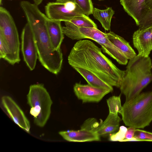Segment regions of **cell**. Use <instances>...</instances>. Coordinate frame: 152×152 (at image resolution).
<instances>
[{
    "instance_id": "obj_1",
    "label": "cell",
    "mask_w": 152,
    "mask_h": 152,
    "mask_svg": "<svg viewBox=\"0 0 152 152\" xmlns=\"http://www.w3.org/2000/svg\"><path fill=\"white\" fill-rule=\"evenodd\" d=\"M69 64L88 84L106 88H120L125 74L91 41L80 40L74 45L68 57Z\"/></svg>"
},
{
    "instance_id": "obj_2",
    "label": "cell",
    "mask_w": 152,
    "mask_h": 152,
    "mask_svg": "<svg viewBox=\"0 0 152 152\" xmlns=\"http://www.w3.org/2000/svg\"><path fill=\"white\" fill-rule=\"evenodd\" d=\"M20 5L33 33L39 61L49 71L58 74L61 69L63 54L61 49H55L51 43L47 28L49 18L34 3L24 0Z\"/></svg>"
},
{
    "instance_id": "obj_3",
    "label": "cell",
    "mask_w": 152,
    "mask_h": 152,
    "mask_svg": "<svg viewBox=\"0 0 152 152\" xmlns=\"http://www.w3.org/2000/svg\"><path fill=\"white\" fill-rule=\"evenodd\" d=\"M150 57L138 55L129 60L120 89L128 101L138 95L152 81Z\"/></svg>"
},
{
    "instance_id": "obj_4",
    "label": "cell",
    "mask_w": 152,
    "mask_h": 152,
    "mask_svg": "<svg viewBox=\"0 0 152 152\" xmlns=\"http://www.w3.org/2000/svg\"><path fill=\"white\" fill-rule=\"evenodd\" d=\"M125 124L135 129H143L152 121V91L140 93L125 101L121 113Z\"/></svg>"
},
{
    "instance_id": "obj_5",
    "label": "cell",
    "mask_w": 152,
    "mask_h": 152,
    "mask_svg": "<svg viewBox=\"0 0 152 152\" xmlns=\"http://www.w3.org/2000/svg\"><path fill=\"white\" fill-rule=\"evenodd\" d=\"M65 26L62 27L64 35L72 40L84 39H92L101 45L103 52L115 60L119 64L126 65L128 60L121 51L109 40L106 33L97 28L80 27L69 21L64 22Z\"/></svg>"
},
{
    "instance_id": "obj_6",
    "label": "cell",
    "mask_w": 152,
    "mask_h": 152,
    "mask_svg": "<svg viewBox=\"0 0 152 152\" xmlns=\"http://www.w3.org/2000/svg\"><path fill=\"white\" fill-rule=\"evenodd\" d=\"M27 103L30 107V114L33 116L34 124L43 127L51 113L53 102L50 96L42 84L31 85L27 95Z\"/></svg>"
},
{
    "instance_id": "obj_7",
    "label": "cell",
    "mask_w": 152,
    "mask_h": 152,
    "mask_svg": "<svg viewBox=\"0 0 152 152\" xmlns=\"http://www.w3.org/2000/svg\"><path fill=\"white\" fill-rule=\"evenodd\" d=\"M0 36L3 38L9 51L8 62L11 65L18 63L20 59L18 29L10 12L2 7H0Z\"/></svg>"
},
{
    "instance_id": "obj_8",
    "label": "cell",
    "mask_w": 152,
    "mask_h": 152,
    "mask_svg": "<svg viewBox=\"0 0 152 152\" xmlns=\"http://www.w3.org/2000/svg\"><path fill=\"white\" fill-rule=\"evenodd\" d=\"M45 11L49 19L61 21H69L74 17L85 15L76 3L71 1L49 2L45 6Z\"/></svg>"
},
{
    "instance_id": "obj_9",
    "label": "cell",
    "mask_w": 152,
    "mask_h": 152,
    "mask_svg": "<svg viewBox=\"0 0 152 152\" xmlns=\"http://www.w3.org/2000/svg\"><path fill=\"white\" fill-rule=\"evenodd\" d=\"M21 39L24 60L29 69L33 70L35 68L38 55L34 35L27 23L23 29Z\"/></svg>"
},
{
    "instance_id": "obj_10",
    "label": "cell",
    "mask_w": 152,
    "mask_h": 152,
    "mask_svg": "<svg viewBox=\"0 0 152 152\" xmlns=\"http://www.w3.org/2000/svg\"><path fill=\"white\" fill-rule=\"evenodd\" d=\"M73 89L77 98L81 100L83 103L98 102L106 95L111 92L107 88L80 83L75 84Z\"/></svg>"
},
{
    "instance_id": "obj_11",
    "label": "cell",
    "mask_w": 152,
    "mask_h": 152,
    "mask_svg": "<svg viewBox=\"0 0 152 152\" xmlns=\"http://www.w3.org/2000/svg\"><path fill=\"white\" fill-rule=\"evenodd\" d=\"M3 107L13 121L20 128L29 133L31 127L30 122L23 112L10 96H3L1 99Z\"/></svg>"
},
{
    "instance_id": "obj_12",
    "label": "cell",
    "mask_w": 152,
    "mask_h": 152,
    "mask_svg": "<svg viewBox=\"0 0 152 152\" xmlns=\"http://www.w3.org/2000/svg\"><path fill=\"white\" fill-rule=\"evenodd\" d=\"M132 40L134 47L138 51V55L149 56L152 50V26L139 28L134 33Z\"/></svg>"
},
{
    "instance_id": "obj_13",
    "label": "cell",
    "mask_w": 152,
    "mask_h": 152,
    "mask_svg": "<svg viewBox=\"0 0 152 152\" xmlns=\"http://www.w3.org/2000/svg\"><path fill=\"white\" fill-rule=\"evenodd\" d=\"M145 1V0H120L124 11L134 20L137 26L148 11Z\"/></svg>"
},
{
    "instance_id": "obj_14",
    "label": "cell",
    "mask_w": 152,
    "mask_h": 152,
    "mask_svg": "<svg viewBox=\"0 0 152 152\" xmlns=\"http://www.w3.org/2000/svg\"><path fill=\"white\" fill-rule=\"evenodd\" d=\"M58 133L65 140L69 142H82L100 140V137L97 133L85 129L61 131Z\"/></svg>"
},
{
    "instance_id": "obj_15",
    "label": "cell",
    "mask_w": 152,
    "mask_h": 152,
    "mask_svg": "<svg viewBox=\"0 0 152 152\" xmlns=\"http://www.w3.org/2000/svg\"><path fill=\"white\" fill-rule=\"evenodd\" d=\"M121 119L118 114L110 113L105 120L98 122L95 132L100 137H105L113 134L119 128Z\"/></svg>"
},
{
    "instance_id": "obj_16",
    "label": "cell",
    "mask_w": 152,
    "mask_h": 152,
    "mask_svg": "<svg viewBox=\"0 0 152 152\" xmlns=\"http://www.w3.org/2000/svg\"><path fill=\"white\" fill-rule=\"evenodd\" d=\"M61 22L49 19L47 22L48 34L51 43L56 50L61 49V46L64 38Z\"/></svg>"
},
{
    "instance_id": "obj_17",
    "label": "cell",
    "mask_w": 152,
    "mask_h": 152,
    "mask_svg": "<svg viewBox=\"0 0 152 152\" xmlns=\"http://www.w3.org/2000/svg\"><path fill=\"white\" fill-rule=\"evenodd\" d=\"M106 34L110 41L121 51L128 60L137 56L129 43L123 38L111 31L106 33Z\"/></svg>"
},
{
    "instance_id": "obj_18",
    "label": "cell",
    "mask_w": 152,
    "mask_h": 152,
    "mask_svg": "<svg viewBox=\"0 0 152 152\" xmlns=\"http://www.w3.org/2000/svg\"><path fill=\"white\" fill-rule=\"evenodd\" d=\"M115 13V11L111 7H109L105 10H100L94 7L93 14L94 18L101 23L105 30H110L112 18Z\"/></svg>"
},
{
    "instance_id": "obj_19",
    "label": "cell",
    "mask_w": 152,
    "mask_h": 152,
    "mask_svg": "<svg viewBox=\"0 0 152 152\" xmlns=\"http://www.w3.org/2000/svg\"><path fill=\"white\" fill-rule=\"evenodd\" d=\"M69 21L80 27L97 28V25L94 21L85 15L74 17Z\"/></svg>"
},
{
    "instance_id": "obj_20",
    "label": "cell",
    "mask_w": 152,
    "mask_h": 152,
    "mask_svg": "<svg viewBox=\"0 0 152 152\" xmlns=\"http://www.w3.org/2000/svg\"><path fill=\"white\" fill-rule=\"evenodd\" d=\"M109 113L114 114H121L122 110L121 95L113 96L107 100Z\"/></svg>"
},
{
    "instance_id": "obj_21",
    "label": "cell",
    "mask_w": 152,
    "mask_h": 152,
    "mask_svg": "<svg viewBox=\"0 0 152 152\" xmlns=\"http://www.w3.org/2000/svg\"><path fill=\"white\" fill-rule=\"evenodd\" d=\"M152 141V133L136 129L134 137L130 141Z\"/></svg>"
},
{
    "instance_id": "obj_22",
    "label": "cell",
    "mask_w": 152,
    "mask_h": 152,
    "mask_svg": "<svg viewBox=\"0 0 152 152\" xmlns=\"http://www.w3.org/2000/svg\"><path fill=\"white\" fill-rule=\"evenodd\" d=\"M75 2L86 15L93 14L94 7L91 0H75Z\"/></svg>"
},
{
    "instance_id": "obj_23",
    "label": "cell",
    "mask_w": 152,
    "mask_h": 152,
    "mask_svg": "<svg viewBox=\"0 0 152 152\" xmlns=\"http://www.w3.org/2000/svg\"><path fill=\"white\" fill-rule=\"evenodd\" d=\"M127 128L124 126H121L119 130L115 133L110 135L109 140L111 141L123 142L125 138V134Z\"/></svg>"
},
{
    "instance_id": "obj_24",
    "label": "cell",
    "mask_w": 152,
    "mask_h": 152,
    "mask_svg": "<svg viewBox=\"0 0 152 152\" xmlns=\"http://www.w3.org/2000/svg\"><path fill=\"white\" fill-rule=\"evenodd\" d=\"M152 26V9L149 10L140 20L139 28H144Z\"/></svg>"
},
{
    "instance_id": "obj_25",
    "label": "cell",
    "mask_w": 152,
    "mask_h": 152,
    "mask_svg": "<svg viewBox=\"0 0 152 152\" xmlns=\"http://www.w3.org/2000/svg\"><path fill=\"white\" fill-rule=\"evenodd\" d=\"M135 129V128L131 126L127 128L125 138L123 142L130 141L134 137Z\"/></svg>"
},
{
    "instance_id": "obj_26",
    "label": "cell",
    "mask_w": 152,
    "mask_h": 152,
    "mask_svg": "<svg viewBox=\"0 0 152 152\" xmlns=\"http://www.w3.org/2000/svg\"><path fill=\"white\" fill-rule=\"evenodd\" d=\"M145 3L148 11L152 9V0H145Z\"/></svg>"
},
{
    "instance_id": "obj_27",
    "label": "cell",
    "mask_w": 152,
    "mask_h": 152,
    "mask_svg": "<svg viewBox=\"0 0 152 152\" xmlns=\"http://www.w3.org/2000/svg\"><path fill=\"white\" fill-rule=\"evenodd\" d=\"M34 3L38 6L40 5L43 1V0H33Z\"/></svg>"
},
{
    "instance_id": "obj_28",
    "label": "cell",
    "mask_w": 152,
    "mask_h": 152,
    "mask_svg": "<svg viewBox=\"0 0 152 152\" xmlns=\"http://www.w3.org/2000/svg\"><path fill=\"white\" fill-rule=\"evenodd\" d=\"M56 1L59 2H65L69 1L75 2V0H56Z\"/></svg>"
},
{
    "instance_id": "obj_29",
    "label": "cell",
    "mask_w": 152,
    "mask_h": 152,
    "mask_svg": "<svg viewBox=\"0 0 152 152\" xmlns=\"http://www.w3.org/2000/svg\"><path fill=\"white\" fill-rule=\"evenodd\" d=\"M1 1H2V0H0V4H1Z\"/></svg>"
},
{
    "instance_id": "obj_30",
    "label": "cell",
    "mask_w": 152,
    "mask_h": 152,
    "mask_svg": "<svg viewBox=\"0 0 152 152\" xmlns=\"http://www.w3.org/2000/svg\"><path fill=\"white\" fill-rule=\"evenodd\" d=\"M99 0V1H103V0Z\"/></svg>"
}]
</instances>
